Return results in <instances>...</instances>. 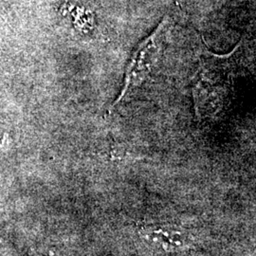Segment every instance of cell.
<instances>
[{
    "label": "cell",
    "mask_w": 256,
    "mask_h": 256,
    "mask_svg": "<svg viewBox=\"0 0 256 256\" xmlns=\"http://www.w3.org/2000/svg\"><path fill=\"white\" fill-rule=\"evenodd\" d=\"M140 234L147 245L165 252H182L194 245L189 232L173 225H147Z\"/></svg>",
    "instance_id": "cell-2"
},
{
    "label": "cell",
    "mask_w": 256,
    "mask_h": 256,
    "mask_svg": "<svg viewBox=\"0 0 256 256\" xmlns=\"http://www.w3.org/2000/svg\"><path fill=\"white\" fill-rule=\"evenodd\" d=\"M171 25L172 21L170 18L165 16L155 30L138 45L130 59L124 88L117 101L112 104V110L119 106L130 92L146 81L162 54Z\"/></svg>",
    "instance_id": "cell-1"
}]
</instances>
